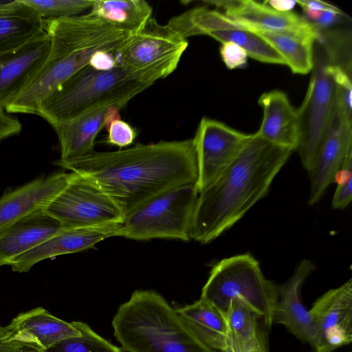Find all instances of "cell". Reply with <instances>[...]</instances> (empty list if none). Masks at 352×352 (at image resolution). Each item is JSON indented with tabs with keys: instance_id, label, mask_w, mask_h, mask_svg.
Returning a JSON list of instances; mask_svg holds the SVG:
<instances>
[{
	"instance_id": "1",
	"label": "cell",
	"mask_w": 352,
	"mask_h": 352,
	"mask_svg": "<svg viewBox=\"0 0 352 352\" xmlns=\"http://www.w3.org/2000/svg\"><path fill=\"white\" fill-rule=\"evenodd\" d=\"M98 185L124 217L153 198L176 187L195 184L197 165L193 138L137 144L111 152L94 151L55 163Z\"/></svg>"
},
{
	"instance_id": "2",
	"label": "cell",
	"mask_w": 352,
	"mask_h": 352,
	"mask_svg": "<svg viewBox=\"0 0 352 352\" xmlns=\"http://www.w3.org/2000/svg\"><path fill=\"white\" fill-rule=\"evenodd\" d=\"M292 151L251 134L236 157L196 201L190 239L209 243L238 222L259 200Z\"/></svg>"
},
{
	"instance_id": "3",
	"label": "cell",
	"mask_w": 352,
	"mask_h": 352,
	"mask_svg": "<svg viewBox=\"0 0 352 352\" xmlns=\"http://www.w3.org/2000/svg\"><path fill=\"white\" fill-rule=\"evenodd\" d=\"M44 30L50 38L47 58L24 91L6 108L7 113L37 115L42 102L87 65L95 53L114 52L132 34L90 12L45 19Z\"/></svg>"
},
{
	"instance_id": "4",
	"label": "cell",
	"mask_w": 352,
	"mask_h": 352,
	"mask_svg": "<svg viewBox=\"0 0 352 352\" xmlns=\"http://www.w3.org/2000/svg\"><path fill=\"white\" fill-rule=\"evenodd\" d=\"M113 335L126 352H216L184 323L153 290L134 291L112 320Z\"/></svg>"
},
{
	"instance_id": "5",
	"label": "cell",
	"mask_w": 352,
	"mask_h": 352,
	"mask_svg": "<svg viewBox=\"0 0 352 352\" xmlns=\"http://www.w3.org/2000/svg\"><path fill=\"white\" fill-rule=\"evenodd\" d=\"M160 78L162 76L155 71L119 66L102 71L87 65L47 96L37 115L54 127L100 107L115 106L120 109Z\"/></svg>"
},
{
	"instance_id": "6",
	"label": "cell",
	"mask_w": 352,
	"mask_h": 352,
	"mask_svg": "<svg viewBox=\"0 0 352 352\" xmlns=\"http://www.w3.org/2000/svg\"><path fill=\"white\" fill-rule=\"evenodd\" d=\"M277 296L278 286L265 277L259 262L249 253L217 262L201 294L223 314L231 300L244 302L259 314L268 329L273 324Z\"/></svg>"
},
{
	"instance_id": "7",
	"label": "cell",
	"mask_w": 352,
	"mask_h": 352,
	"mask_svg": "<svg viewBox=\"0 0 352 352\" xmlns=\"http://www.w3.org/2000/svg\"><path fill=\"white\" fill-rule=\"evenodd\" d=\"M198 194L195 184H189L153 198L124 217L120 236L134 240H190Z\"/></svg>"
},
{
	"instance_id": "8",
	"label": "cell",
	"mask_w": 352,
	"mask_h": 352,
	"mask_svg": "<svg viewBox=\"0 0 352 352\" xmlns=\"http://www.w3.org/2000/svg\"><path fill=\"white\" fill-rule=\"evenodd\" d=\"M327 56L321 47L314 53V67L301 105L296 109L298 121V152L308 172L315 163L328 129L335 103V84L328 74Z\"/></svg>"
},
{
	"instance_id": "9",
	"label": "cell",
	"mask_w": 352,
	"mask_h": 352,
	"mask_svg": "<svg viewBox=\"0 0 352 352\" xmlns=\"http://www.w3.org/2000/svg\"><path fill=\"white\" fill-rule=\"evenodd\" d=\"M44 210L63 228L120 223L124 219L121 209L98 185L74 173Z\"/></svg>"
},
{
	"instance_id": "10",
	"label": "cell",
	"mask_w": 352,
	"mask_h": 352,
	"mask_svg": "<svg viewBox=\"0 0 352 352\" xmlns=\"http://www.w3.org/2000/svg\"><path fill=\"white\" fill-rule=\"evenodd\" d=\"M167 25L184 39L207 35L221 43H232L241 47L249 57L256 60L286 65L283 58L263 38L224 13L206 6L174 16Z\"/></svg>"
},
{
	"instance_id": "11",
	"label": "cell",
	"mask_w": 352,
	"mask_h": 352,
	"mask_svg": "<svg viewBox=\"0 0 352 352\" xmlns=\"http://www.w3.org/2000/svg\"><path fill=\"white\" fill-rule=\"evenodd\" d=\"M187 47L186 39L151 17L113 54L117 66L155 71L165 78L175 70Z\"/></svg>"
},
{
	"instance_id": "12",
	"label": "cell",
	"mask_w": 352,
	"mask_h": 352,
	"mask_svg": "<svg viewBox=\"0 0 352 352\" xmlns=\"http://www.w3.org/2000/svg\"><path fill=\"white\" fill-rule=\"evenodd\" d=\"M250 136L219 121L201 118L193 138L197 165L195 185L198 192L230 164Z\"/></svg>"
},
{
	"instance_id": "13",
	"label": "cell",
	"mask_w": 352,
	"mask_h": 352,
	"mask_svg": "<svg viewBox=\"0 0 352 352\" xmlns=\"http://www.w3.org/2000/svg\"><path fill=\"white\" fill-rule=\"evenodd\" d=\"M315 352H332L352 341V280L326 292L309 310Z\"/></svg>"
},
{
	"instance_id": "14",
	"label": "cell",
	"mask_w": 352,
	"mask_h": 352,
	"mask_svg": "<svg viewBox=\"0 0 352 352\" xmlns=\"http://www.w3.org/2000/svg\"><path fill=\"white\" fill-rule=\"evenodd\" d=\"M352 151V116L334 103L332 117L314 165L309 171V206L316 204L335 177L347 155Z\"/></svg>"
},
{
	"instance_id": "15",
	"label": "cell",
	"mask_w": 352,
	"mask_h": 352,
	"mask_svg": "<svg viewBox=\"0 0 352 352\" xmlns=\"http://www.w3.org/2000/svg\"><path fill=\"white\" fill-rule=\"evenodd\" d=\"M206 6L223 8L224 14L245 27L283 32L318 41L322 32L306 18L293 12L276 11L267 4L252 0L204 1Z\"/></svg>"
},
{
	"instance_id": "16",
	"label": "cell",
	"mask_w": 352,
	"mask_h": 352,
	"mask_svg": "<svg viewBox=\"0 0 352 352\" xmlns=\"http://www.w3.org/2000/svg\"><path fill=\"white\" fill-rule=\"evenodd\" d=\"M50 38L44 31L23 46L0 54V111L16 99L41 69Z\"/></svg>"
},
{
	"instance_id": "17",
	"label": "cell",
	"mask_w": 352,
	"mask_h": 352,
	"mask_svg": "<svg viewBox=\"0 0 352 352\" xmlns=\"http://www.w3.org/2000/svg\"><path fill=\"white\" fill-rule=\"evenodd\" d=\"M122 223L95 227L63 228L47 240L16 258L13 272H28L36 263L57 256L89 249L111 236H120Z\"/></svg>"
},
{
	"instance_id": "18",
	"label": "cell",
	"mask_w": 352,
	"mask_h": 352,
	"mask_svg": "<svg viewBox=\"0 0 352 352\" xmlns=\"http://www.w3.org/2000/svg\"><path fill=\"white\" fill-rule=\"evenodd\" d=\"M72 176V172L54 173L3 195L0 198V231L33 212L45 210Z\"/></svg>"
},
{
	"instance_id": "19",
	"label": "cell",
	"mask_w": 352,
	"mask_h": 352,
	"mask_svg": "<svg viewBox=\"0 0 352 352\" xmlns=\"http://www.w3.org/2000/svg\"><path fill=\"white\" fill-rule=\"evenodd\" d=\"M119 111L115 106L105 105L53 127L60 147V157L55 163L69 162L94 152L98 134L113 120L120 118Z\"/></svg>"
},
{
	"instance_id": "20",
	"label": "cell",
	"mask_w": 352,
	"mask_h": 352,
	"mask_svg": "<svg viewBox=\"0 0 352 352\" xmlns=\"http://www.w3.org/2000/svg\"><path fill=\"white\" fill-rule=\"evenodd\" d=\"M314 268L308 259L301 261L292 276L278 287L273 323L280 324L300 340L311 344L314 330L309 311L301 299V288Z\"/></svg>"
},
{
	"instance_id": "21",
	"label": "cell",
	"mask_w": 352,
	"mask_h": 352,
	"mask_svg": "<svg viewBox=\"0 0 352 352\" xmlns=\"http://www.w3.org/2000/svg\"><path fill=\"white\" fill-rule=\"evenodd\" d=\"M63 228L44 210L33 212L0 231V267L37 247Z\"/></svg>"
},
{
	"instance_id": "22",
	"label": "cell",
	"mask_w": 352,
	"mask_h": 352,
	"mask_svg": "<svg viewBox=\"0 0 352 352\" xmlns=\"http://www.w3.org/2000/svg\"><path fill=\"white\" fill-rule=\"evenodd\" d=\"M8 325L20 342L40 351L80 334L72 322L58 318L42 307L19 313Z\"/></svg>"
},
{
	"instance_id": "23",
	"label": "cell",
	"mask_w": 352,
	"mask_h": 352,
	"mask_svg": "<svg viewBox=\"0 0 352 352\" xmlns=\"http://www.w3.org/2000/svg\"><path fill=\"white\" fill-rule=\"evenodd\" d=\"M263 109L261 126L256 133L267 142L292 151L298 143L296 109L287 96L279 90L263 93L258 100Z\"/></svg>"
},
{
	"instance_id": "24",
	"label": "cell",
	"mask_w": 352,
	"mask_h": 352,
	"mask_svg": "<svg viewBox=\"0 0 352 352\" xmlns=\"http://www.w3.org/2000/svg\"><path fill=\"white\" fill-rule=\"evenodd\" d=\"M44 31V20L23 0L0 3V54L23 46Z\"/></svg>"
},
{
	"instance_id": "25",
	"label": "cell",
	"mask_w": 352,
	"mask_h": 352,
	"mask_svg": "<svg viewBox=\"0 0 352 352\" xmlns=\"http://www.w3.org/2000/svg\"><path fill=\"white\" fill-rule=\"evenodd\" d=\"M184 323L204 344L223 351L228 344V328L225 315L203 298L175 309Z\"/></svg>"
},
{
	"instance_id": "26",
	"label": "cell",
	"mask_w": 352,
	"mask_h": 352,
	"mask_svg": "<svg viewBox=\"0 0 352 352\" xmlns=\"http://www.w3.org/2000/svg\"><path fill=\"white\" fill-rule=\"evenodd\" d=\"M245 28L266 41L283 58L286 65L294 74H307L311 72L315 41L291 34L257 28Z\"/></svg>"
},
{
	"instance_id": "27",
	"label": "cell",
	"mask_w": 352,
	"mask_h": 352,
	"mask_svg": "<svg viewBox=\"0 0 352 352\" xmlns=\"http://www.w3.org/2000/svg\"><path fill=\"white\" fill-rule=\"evenodd\" d=\"M224 315L228 328L227 346L244 352L265 340L258 324L261 318L248 305L232 300Z\"/></svg>"
},
{
	"instance_id": "28",
	"label": "cell",
	"mask_w": 352,
	"mask_h": 352,
	"mask_svg": "<svg viewBox=\"0 0 352 352\" xmlns=\"http://www.w3.org/2000/svg\"><path fill=\"white\" fill-rule=\"evenodd\" d=\"M90 12L133 34L151 17L152 7L144 0H93Z\"/></svg>"
},
{
	"instance_id": "29",
	"label": "cell",
	"mask_w": 352,
	"mask_h": 352,
	"mask_svg": "<svg viewBox=\"0 0 352 352\" xmlns=\"http://www.w3.org/2000/svg\"><path fill=\"white\" fill-rule=\"evenodd\" d=\"M72 322L80 331L79 336L64 339L41 352H124L96 333L87 323Z\"/></svg>"
},
{
	"instance_id": "30",
	"label": "cell",
	"mask_w": 352,
	"mask_h": 352,
	"mask_svg": "<svg viewBox=\"0 0 352 352\" xmlns=\"http://www.w3.org/2000/svg\"><path fill=\"white\" fill-rule=\"evenodd\" d=\"M43 19H60L78 15L91 8L93 0H23Z\"/></svg>"
},
{
	"instance_id": "31",
	"label": "cell",
	"mask_w": 352,
	"mask_h": 352,
	"mask_svg": "<svg viewBox=\"0 0 352 352\" xmlns=\"http://www.w3.org/2000/svg\"><path fill=\"white\" fill-rule=\"evenodd\" d=\"M334 183L338 185L332 199V208H345L352 199V151L344 160L335 177Z\"/></svg>"
},
{
	"instance_id": "32",
	"label": "cell",
	"mask_w": 352,
	"mask_h": 352,
	"mask_svg": "<svg viewBox=\"0 0 352 352\" xmlns=\"http://www.w3.org/2000/svg\"><path fill=\"white\" fill-rule=\"evenodd\" d=\"M106 128L108 131L106 142L119 147L130 145L137 135L135 129L120 118L113 120Z\"/></svg>"
},
{
	"instance_id": "33",
	"label": "cell",
	"mask_w": 352,
	"mask_h": 352,
	"mask_svg": "<svg viewBox=\"0 0 352 352\" xmlns=\"http://www.w3.org/2000/svg\"><path fill=\"white\" fill-rule=\"evenodd\" d=\"M220 55L229 69L243 67L248 63L247 52L241 47L232 43L221 44Z\"/></svg>"
},
{
	"instance_id": "34",
	"label": "cell",
	"mask_w": 352,
	"mask_h": 352,
	"mask_svg": "<svg viewBox=\"0 0 352 352\" xmlns=\"http://www.w3.org/2000/svg\"><path fill=\"white\" fill-rule=\"evenodd\" d=\"M27 346L16 338L8 325L0 326V352H18Z\"/></svg>"
},
{
	"instance_id": "35",
	"label": "cell",
	"mask_w": 352,
	"mask_h": 352,
	"mask_svg": "<svg viewBox=\"0 0 352 352\" xmlns=\"http://www.w3.org/2000/svg\"><path fill=\"white\" fill-rule=\"evenodd\" d=\"M21 129L22 124L17 118L8 116L5 111H0V143L19 134Z\"/></svg>"
},
{
	"instance_id": "36",
	"label": "cell",
	"mask_w": 352,
	"mask_h": 352,
	"mask_svg": "<svg viewBox=\"0 0 352 352\" xmlns=\"http://www.w3.org/2000/svg\"><path fill=\"white\" fill-rule=\"evenodd\" d=\"M113 53V52H97L92 56L88 65L97 70H110L117 66Z\"/></svg>"
},
{
	"instance_id": "37",
	"label": "cell",
	"mask_w": 352,
	"mask_h": 352,
	"mask_svg": "<svg viewBox=\"0 0 352 352\" xmlns=\"http://www.w3.org/2000/svg\"><path fill=\"white\" fill-rule=\"evenodd\" d=\"M344 16H346V14L340 9L324 11L318 19L311 23L320 30L336 24Z\"/></svg>"
},
{
	"instance_id": "38",
	"label": "cell",
	"mask_w": 352,
	"mask_h": 352,
	"mask_svg": "<svg viewBox=\"0 0 352 352\" xmlns=\"http://www.w3.org/2000/svg\"><path fill=\"white\" fill-rule=\"evenodd\" d=\"M302 10H310L314 11H327L339 9L334 5L320 0H297Z\"/></svg>"
},
{
	"instance_id": "39",
	"label": "cell",
	"mask_w": 352,
	"mask_h": 352,
	"mask_svg": "<svg viewBox=\"0 0 352 352\" xmlns=\"http://www.w3.org/2000/svg\"><path fill=\"white\" fill-rule=\"evenodd\" d=\"M274 10L281 12H292L293 8L296 4V1L293 0H267L263 1Z\"/></svg>"
},
{
	"instance_id": "40",
	"label": "cell",
	"mask_w": 352,
	"mask_h": 352,
	"mask_svg": "<svg viewBox=\"0 0 352 352\" xmlns=\"http://www.w3.org/2000/svg\"><path fill=\"white\" fill-rule=\"evenodd\" d=\"M221 352H238V351L234 350L230 346H227V347ZM245 352H267L265 342L261 343V344L258 345L257 346L254 347Z\"/></svg>"
},
{
	"instance_id": "41",
	"label": "cell",
	"mask_w": 352,
	"mask_h": 352,
	"mask_svg": "<svg viewBox=\"0 0 352 352\" xmlns=\"http://www.w3.org/2000/svg\"><path fill=\"white\" fill-rule=\"evenodd\" d=\"M18 352H41V351L38 350L34 349L27 347V348H24V349L20 350Z\"/></svg>"
}]
</instances>
